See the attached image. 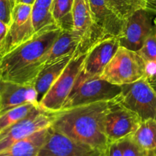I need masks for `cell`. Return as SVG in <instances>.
Here are the masks:
<instances>
[{
  "label": "cell",
  "mask_w": 156,
  "mask_h": 156,
  "mask_svg": "<svg viewBox=\"0 0 156 156\" xmlns=\"http://www.w3.org/2000/svg\"><path fill=\"white\" fill-rule=\"evenodd\" d=\"M91 156H108V150L107 151L94 150V151L91 154Z\"/></svg>",
  "instance_id": "obj_31"
},
{
  "label": "cell",
  "mask_w": 156,
  "mask_h": 156,
  "mask_svg": "<svg viewBox=\"0 0 156 156\" xmlns=\"http://www.w3.org/2000/svg\"><path fill=\"white\" fill-rule=\"evenodd\" d=\"M74 0H53L52 12L58 27L62 30L73 31Z\"/></svg>",
  "instance_id": "obj_21"
},
{
  "label": "cell",
  "mask_w": 156,
  "mask_h": 156,
  "mask_svg": "<svg viewBox=\"0 0 156 156\" xmlns=\"http://www.w3.org/2000/svg\"><path fill=\"white\" fill-rule=\"evenodd\" d=\"M155 154H156V151H155Z\"/></svg>",
  "instance_id": "obj_35"
},
{
  "label": "cell",
  "mask_w": 156,
  "mask_h": 156,
  "mask_svg": "<svg viewBox=\"0 0 156 156\" xmlns=\"http://www.w3.org/2000/svg\"><path fill=\"white\" fill-rule=\"evenodd\" d=\"M108 156H123V151L120 142H116L109 144L108 148Z\"/></svg>",
  "instance_id": "obj_27"
},
{
  "label": "cell",
  "mask_w": 156,
  "mask_h": 156,
  "mask_svg": "<svg viewBox=\"0 0 156 156\" xmlns=\"http://www.w3.org/2000/svg\"><path fill=\"white\" fill-rule=\"evenodd\" d=\"M143 119L117 99L108 101L106 115V136L109 144L132 136L141 125Z\"/></svg>",
  "instance_id": "obj_7"
},
{
  "label": "cell",
  "mask_w": 156,
  "mask_h": 156,
  "mask_svg": "<svg viewBox=\"0 0 156 156\" xmlns=\"http://www.w3.org/2000/svg\"><path fill=\"white\" fill-rule=\"evenodd\" d=\"M123 151V156H149L150 151H147L137 145L131 136L119 141Z\"/></svg>",
  "instance_id": "obj_25"
},
{
  "label": "cell",
  "mask_w": 156,
  "mask_h": 156,
  "mask_svg": "<svg viewBox=\"0 0 156 156\" xmlns=\"http://www.w3.org/2000/svg\"><path fill=\"white\" fill-rule=\"evenodd\" d=\"M138 53L144 60L146 64L156 62V28L145 41L143 47L139 50Z\"/></svg>",
  "instance_id": "obj_24"
},
{
  "label": "cell",
  "mask_w": 156,
  "mask_h": 156,
  "mask_svg": "<svg viewBox=\"0 0 156 156\" xmlns=\"http://www.w3.org/2000/svg\"><path fill=\"white\" fill-rule=\"evenodd\" d=\"M153 14L156 13L142 9L126 18L123 30L117 38L120 46L138 52L155 31L156 18H153Z\"/></svg>",
  "instance_id": "obj_9"
},
{
  "label": "cell",
  "mask_w": 156,
  "mask_h": 156,
  "mask_svg": "<svg viewBox=\"0 0 156 156\" xmlns=\"http://www.w3.org/2000/svg\"><path fill=\"white\" fill-rule=\"evenodd\" d=\"M147 80L149 81V84L151 85V87L154 89V90L156 92V73L152 75V76H149L146 77Z\"/></svg>",
  "instance_id": "obj_30"
},
{
  "label": "cell",
  "mask_w": 156,
  "mask_h": 156,
  "mask_svg": "<svg viewBox=\"0 0 156 156\" xmlns=\"http://www.w3.org/2000/svg\"><path fill=\"white\" fill-rule=\"evenodd\" d=\"M75 54L66 55L55 61H50L46 64L40 72L34 84L37 94V102L39 105L49 90L66 68Z\"/></svg>",
  "instance_id": "obj_16"
},
{
  "label": "cell",
  "mask_w": 156,
  "mask_h": 156,
  "mask_svg": "<svg viewBox=\"0 0 156 156\" xmlns=\"http://www.w3.org/2000/svg\"><path fill=\"white\" fill-rule=\"evenodd\" d=\"M88 50H79L72 58L61 76L49 90L40 106L49 111H61L64 102L71 93L76 80L83 67Z\"/></svg>",
  "instance_id": "obj_6"
},
{
  "label": "cell",
  "mask_w": 156,
  "mask_h": 156,
  "mask_svg": "<svg viewBox=\"0 0 156 156\" xmlns=\"http://www.w3.org/2000/svg\"><path fill=\"white\" fill-rule=\"evenodd\" d=\"M131 138L146 151H156V119L143 121L136 132L131 136Z\"/></svg>",
  "instance_id": "obj_20"
},
{
  "label": "cell",
  "mask_w": 156,
  "mask_h": 156,
  "mask_svg": "<svg viewBox=\"0 0 156 156\" xmlns=\"http://www.w3.org/2000/svg\"><path fill=\"white\" fill-rule=\"evenodd\" d=\"M110 9L119 17L126 20L136 11L146 9V0H107Z\"/></svg>",
  "instance_id": "obj_22"
},
{
  "label": "cell",
  "mask_w": 156,
  "mask_h": 156,
  "mask_svg": "<svg viewBox=\"0 0 156 156\" xmlns=\"http://www.w3.org/2000/svg\"></svg>",
  "instance_id": "obj_36"
},
{
  "label": "cell",
  "mask_w": 156,
  "mask_h": 156,
  "mask_svg": "<svg viewBox=\"0 0 156 156\" xmlns=\"http://www.w3.org/2000/svg\"><path fill=\"white\" fill-rule=\"evenodd\" d=\"M53 2V0H36L32 6V21L36 33L58 26L52 12Z\"/></svg>",
  "instance_id": "obj_19"
},
{
  "label": "cell",
  "mask_w": 156,
  "mask_h": 156,
  "mask_svg": "<svg viewBox=\"0 0 156 156\" xmlns=\"http://www.w3.org/2000/svg\"><path fill=\"white\" fill-rule=\"evenodd\" d=\"M96 24L108 37L118 38L124 26L125 20L114 13L108 6L107 0H89Z\"/></svg>",
  "instance_id": "obj_15"
},
{
  "label": "cell",
  "mask_w": 156,
  "mask_h": 156,
  "mask_svg": "<svg viewBox=\"0 0 156 156\" xmlns=\"http://www.w3.org/2000/svg\"><path fill=\"white\" fill-rule=\"evenodd\" d=\"M149 156H156L155 151H150V152H149Z\"/></svg>",
  "instance_id": "obj_33"
},
{
  "label": "cell",
  "mask_w": 156,
  "mask_h": 156,
  "mask_svg": "<svg viewBox=\"0 0 156 156\" xmlns=\"http://www.w3.org/2000/svg\"><path fill=\"white\" fill-rule=\"evenodd\" d=\"M121 87L117 99L122 104L137 113L143 121L156 119V92L146 77Z\"/></svg>",
  "instance_id": "obj_8"
},
{
  "label": "cell",
  "mask_w": 156,
  "mask_h": 156,
  "mask_svg": "<svg viewBox=\"0 0 156 156\" xmlns=\"http://www.w3.org/2000/svg\"><path fill=\"white\" fill-rule=\"evenodd\" d=\"M61 32L60 28L54 26L37 32L30 41L1 58V80L34 85Z\"/></svg>",
  "instance_id": "obj_1"
},
{
  "label": "cell",
  "mask_w": 156,
  "mask_h": 156,
  "mask_svg": "<svg viewBox=\"0 0 156 156\" xmlns=\"http://www.w3.org/2000/svg\"><path fill=\"white\" fill-rule=\"evenodd\" d=\"M94 151L91 147L73 140L51 126L47 140L37 156H91Z\"/></svg>",
  "instance_id": "obj_13"
},
{
  "label": "cell",
  "mask_w": 156,
  "mask_h": 156,
  "mask_svg": "<svg viewBox=\"0 0 156 156\" xmlns=\"http://www.w3.org/2000/svg\"><path fill=\"white\" fill-rule=\"evenodd\" d=\"M80 50H83L80 37L74 31L62 30L50 49L47 63L66 55L75 54Z\"/></svg>",
  "instance_id": "obj_18"
},
{
  "label": "cell",
  "mask_w": 156,
  "mask_h": 156,
  "mask_svg": "<svg viewBox=\"0 0 156 156\" xmlns=\"http://www.w3.org/2000/svg\"><path fill=\"white\" fill-rule=\"evenodd\" d=\"M15 6L11 0H0V21L10 26Z\"/></svg>",
  "instance_id": "obj_26"
},
{
  "label": "cell",
  "mask_w": 156,
  "mask_h": 156,
  "mask_svg": "<svg viewBox=\"0 0 156 156\" xmlns=\"http://www.w3.org/2000/svg\"><path fill=\"white\" fill-rule=\"evenodd\" d=\"M9 28H10V26L0 21V44L4 42L9 32Z\"/></svg>",
  "instance_id": "obj_28"
},
{
  "label": "cell",
  "mask_w": 156,
  "mask_h": 156,
  "mask_svg": "<svg viewBox=\"0 0 156 156\" xmlns=\"http://www.w3.org/2000/svg\"><path fill=\"white\" fill-rule=\"evenodd\" d=\"M146 76V64L138 52L120 46L100 77L121 87L136 82Z\"/></svg>",
  "instance_id": "obj_4"
},
{
  "label": "cell",
  "mask_w": 156,
  "mask_h": 156,
  "mask_svg": "<svg viewBox=\"0 0 156 156\" xmlns=\"http://www.w3.org/2000/svg\"><path fill=\"white\" fill-rule=\"evenodd\" d=\"M11 1L12 2V3H13L14 6H15V5H16V1H17V0H11Z\"/></svg>",
  "instance_id": "obj_34"
},
{
  "label": "cell",
  "mask_w": 156,
  "mask_h": 156,
  "mask_svg": "<svg viewBox=\"0 0 156 156\" xmlns=\"http://www.w3.org/2000/svg\"><path fill=\"white\" fill-rule=\"evenodd\" d=\"M27 103H36L39 105L34 86L1 80L0 114Z\"/></svg>",
  "instance_id": "obj_14"
},
{
  "label": "cell",
  "mask_w": 156,
  "mask_h": 156,
  "mask_svg": "<svg viewBox=\"0 0 156 156\" xmlns=\"http://www.w3.org/2000/svg\"><path fill=\"white\" fill-rule=\"evenodd\" d=\"M108 101L94 102L62 110L52 127L56 131L94 150L107 151L106 115Z\"/></svg>",
  "instance_id": "obj_2"
},
{
  "label": "cell",
  "mask_w": 156,
  "mask_h": 156,
  "mask_svg": "<svg viewBox=\"0 0 156 156\" xmlns=\"http://www.w3.org/2000/svg\"><path fill=\"white\" fill-rule=\"evenodd\" d=\"M49 128L17 141L9 148L0 151V156H37L47 140Z\"/></svg>",
  "instance_id": "obj_17"
},
{
  "label": "cell",
  "mask_w": 156,
  "mask_h": 156,
  "mask_svg": "<svg viewBox=\"0 0 156 156\" xmlns=\"http://www.w3.org/2000/svg\"><path fill=\"white\" fill-rule=\"evenodd\" d=\"M120 47L117 37H105L88 50L82 70L91 76H100Z\"/></svg>",
  "instance_id": "obj_12"
},
{
  "label": "cell",
  "mask_w": 156,
  "mask_h": 156,
  "mask_svg": "<svg viewBox=\"0 0 156 156\" xmlns=\"http://www.w3.org/2000/svg\"><path fill=\"white\" fill-rule=\"evenodd\" d=\"M32 6L17 3L12 12V21L4 42L0 44V56L2 58L36 35L32 21Z\"/></svg>",
  "instance_id": "obj_10"
},
{
  "label": "cell",
  "mask_w": 156,
  "mask_h": 156,
  "mask_svg": "<svg viewBox=\"0 0 156 156\" xmlns=\"http://www.w3.org/2000/svg\"><path fill=\"white\" fill-rule=\"evenodd\" d=\"M146 9L156 13V0H146Z\"/></svg>",
  "instance_id": "obj_29"
},
{
  "label": "cell",
  "mask_w": 156,
  "mask_h": 156,
  "mask_svg": "<svg viewBox=\"0 0 156 156\" xmlns=\"http://www.w3.org/2000/svg\"><path fill=\"white\" fill-rule=\"evenodd\" d=\"M74 32L82 39V50L86 51L96 41L105 38L96 24L89 0H74L73 4Z\"/></svg>",
  "instance_id": "obj_11"
},
{
  "label": "cell",
  "mask_w": 156,
  "mask_h": 156,
  "mask_svg": "<svg viewBox=\"0 0 156 156\" xmlns=\"http://www.w3.org/2000/svg\"><path fill=\"white\" fill-rule=\"evenodd\" d=\"M120 86L112 84L100 76H94L81 70L62 110L102 101H111L121 93Z\"/></svg>",
  "instance_id": "obj_3"
},
{
  "label": "cell",
  "mask_w": 156,
  "mask_h": 156,
  "mask_svg": "<svg viewBox=\"0 0 156 156\" xmlns=\"http://www.w3.org/2000/svg\"><path fill=\"white\" fill-rule=\"evenodd\" d=\"M61 113L62 110L49 111L43 109L40 105L36 106L25 118L0 131V151L9 148L17 141L50 128Z\"/></svg>",
  "instance_id": "obj_5"
},
{
  "label": "cell",
  "mask_w": 156,
  "mask_h": 156,
  "mask_svg": "<svg viewBox=\"0 0 156 156\" xmlns=\"http://www.w3.org/2000/svg\"><path fill=\"white\" fill-rule=\"evenodd\" d=\"M35 1L36 0H17V3H23V4H27V5H30V6H33L34 4Z\"/></svg>",
  "instance_id": "obj_32"
},
{
  "label": "cell",
  "mask_w": 156,
  "mask_h": 156,
  "mask_svg": "<svg viewBox=\"0 0 156 156\" xmlns=\"http://www.w3.org/2000/svg\"><path fill=\"white\" fill-rule=\"evenodd\" d=\"M37 106L39 105L36 103L24 104L0 114V131L5 129L25 118Z\"/></svg>",
  "instance_id": "obj_23"
}]
</instances>
